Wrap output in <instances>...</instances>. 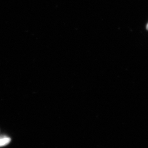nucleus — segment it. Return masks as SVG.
Segmentation results:
<instances>
[{
	"label": "nucleus",
	"mask_w": 148,
	"mask_h": 148,
	"mask_svg": "<svg viewBox=\"0 0 148 148\" xmlns=\"http://www.w3.org/2000/svg\"><path fill=\"white\" fill-rule=\"evenodd\" d=\"M10 138L7 137H4L0 138V147L7 145L10 143Z\"/></svg>",
	"instance_id": "1"
},
{
	"label": "nucleus",
	"mask_w": 148,
	"mask_h": 148,
	"mask_svg": "<svg viewBox=\"0 0 148 148\" xmlns=\"http://www.w3.org/2000/svg\"><path fill=\"white\" fill-rule=\"evenodd\" d=\"M146 29L148 30V23L147 24V26H146Z\"/></svg>",
	"instance_id": "2"
}]
</instances>
